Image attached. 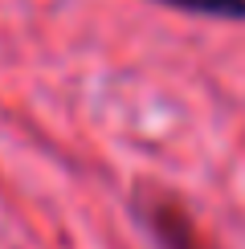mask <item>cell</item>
<instances>
[{
    "instance_id": "obj_1",
    "label": "cell",
    "mask_w": 245,
    "mask_h": 249,
    "mask_svg": "<svg viewBox=\"0 0 245 249\" xmlns=\"http://www.w3.org/2000/svg\"><path fill=\"white\" fill-rule=\"evenodd\" d=\"M192 17H217V20H245V0H159Z\"/></svg>"
}]
</instances>
